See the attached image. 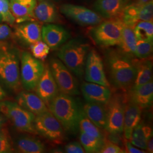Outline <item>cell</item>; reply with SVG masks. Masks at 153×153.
Wrapping results in <instances>:
<instances>
[{
  "instance_id": "31",
  "label": "cell",
  "mask_w": 153,
  "mask_h": 153,
  "mask_svg": "<svg viewBox=\"0 0 153 153\" xmlns=\"http://www.w3.org/2000/svg\"><path fill=\"white\" fill-rule=\"evenodd\" d=\"M133 31L137 40L153 42V21L138 22L134 26Z\"/></svg>"
},
{
  "instance_id": "39",
  "label": "cell",
  "mask_w": 153,
  "mask_h": 153,
  "mask_svg": "<svg viewBox=\"0 0 153 153\" xmlns=\"http://www.w3.org/2000/svg\"><path fill=\"white\" fill-rule=\"evenodd\" d=\"M124 151L126 153H145L146 152L142 150L135 148L134 145L130 142L129 140L124 138Z\"/></svg>"
},
{
  "instance_id": "33",
  "label": "cell",
  "mask_w": 153,
  "mask_h": 153,
  "mask_svg": "<svg viewBox=\"0 0 153 153\" xmlns=\"http://www.w3.org/2000/svg\"><path fill=\"white\" fill-rule=\"evenodd\" d=\"M152 41H145L138 40L137 41L134 56L140 59H148L153 53Z\"/></svg>"
},
{
  "instance_id": "3",
  "label": "cell",
  "mask_w": 153,
  "mask_h": 153,
  "mask_svg": "<svg viewBox=\"0 0 153 153\" xmlns=\"http://www.w3.org/2000/svg\"><path fill=\"white\" fill-rule=\"evenodd\" d=\"M48 108L60 122L64 131L76 134L82 104L73 96L59 93L48 105Z\"/></svg>"
},
{
  "instance_id": "45",
  "label": "cell",
  "mask_w": 153,
  "mask_h": 153,
  "mask_svg": "<svg viewBox=\"0 0 153 153\" xmlns=\"http://www.w3.org/2000/svg\"><path fill=\"white\" fill-rule=\"evenodd\" d=\"M3 22V18H2V14L0 12V23L1 22Z\"/></svg>"
},
{
  "instance_id": "2",
  "label": "cell",
  "mask_w": 153,
  "mask_h": 153,
  "mask_svg": "<svg viewBox=\"0 0 153 153\" xmlns=\"http://www.w3.org/2000/svg\"><path fill=\"white\" fill-rule=\"evenodd\" d=\"M21 53L15 46L0 42V82L14 93L22 90L20 76Z\"/></svg>"
},
{
  "instance_id": "17",
  "label": "cell",
  "mask_w": 153,
  "mask_h": 153,
  "mask_svg": "<svg viewBox=\"0 0 153 153\" xmlns=\"http://www.w3.org/2000/svg\"><path fill=\"white\" fill-rule=\"evenodd\" d=\"M81 91L86 101L105 105L112 96L109 87L93 82H83Z\"/></svg>"
},
{
  "instance_id": "14",
  "label": "cell",
  "mask_w": 153,
  "mask_h": 153,
  "mask_svg": "<svg viewBox=\"0 0 153 153\" xmlns=\"http://www.w3.org/2000/svg\"><path fill=\"white\" fill-rule=\"evenodd\" d=\"M34 90L36 94L47 106L59 93L57 85L52 74L48 64L45 65L44 72Z\"/></svg>"
},
{
  "instance_id": "32",
  "label": "cell",
  "mask_w": 153,
  "mask_h": 153,
  "mask_svg": "<svg viewBox=\"0 0 153 153\" xmlns=\"http://www.w3.org/2000/svg\"><path fill=\"white\" fill-rule=\"evenodd\" d=\"M15 150L7 126L0 128V153H13Z\"/></svg>"
},
{
  "instance_id": "41",
  "label": "cell",
  "mask_w": 153,
  "mask_h": 153,
  "mask_svg": "<svg viewBox=\"0 0 153 153\" xmlns=\"http://www.w3.org/2000/svg\"><path fill=\"white\" fill-rule=\"evenodd\" d=\"M146 151L149 153L153 152V136L150 137L146 142Z\"/></svg>"
},
{
  "instance_id": "28",
  "label": "cell",
  "mask_w": 153,
  "mask_h": 153,
  "mask_svg": "<svg viewBox=\"0 0 153 153\" xmlns=\"http://www.w3.org/2000/svg\"><path fill=\"white\" fill-rule=\"evenodd\" d=\"M137 41L133 28L124 24L120 42L118 45L121 52L131 56L134 55Z\"/></svg>"
},
{
  "instance_id": "13",
  "label": "cell",
  "mask_w": 153,
  "mask_h": 153,
  "mask_svg": "<svg viewBox=\"0 0 153 153\" xmlns=\"http://www.w3.org/2000/svg\"><path fill=\"white\" fill-rule=\"evenodd\" d=\"M84 74L87 82L98 83L107 87L110 86L109 81L104 71L103 60L95 49H91L88 52Z\"/></svg>"
},
{
  "instance_id": "42",
  "label": "cell",
  "mask_w": 153,
  "mask_h": 153,
  "mask_svg": "<svg viewBox=\"0 0 153 153\" xmlns=\"http://www.w3.org/2000/svg\"><path fill=\"white\" fill-rule=\"evenodd\" d=\"M8 119L5 115L0 113V128L7 124V122Z\"/></svg>"
},
{
  "instance_id": "8",
  "label": "cell",
  "mask_w": 153,
  "mask_h": 153,
  "mask_svg": "<svg viewBox=\"0 0 153 153\" xmlns=\"http://www.w3.org/2000/svg\"><path fill=\"white\" fill-rule=\"evenodd\" d=\"M49 67L59 93L71 96L79 95V85L74 74L60 60L52 59L50 61Z\"/></svg>"
},
{
  "instance_id": "12",
  "label": "cell",
  "mask_w": 153,
  "mask_h": 153,
  "mask_svg": "<svg viewBox=\"0 0 153 153\" xmlns=\"http://www.w3.org/2000/svg\"><path fill=\"white\" fill-rule=\"evenodd\" d=\"M60 9L64 16L81 26H96L103 21L98 14L82 6L65 4Z\"/></svg>"
},
{
  "instance_id": "37",
  "label": "cell",
  "mask_w": 153,
  "mask_h": 153,
  "mask_svg": "<svg viewBox=\"0 0 153 153\" xmlns=\"http://www.w3.org/2000/svg\"><path fill=\"white\" fill-rule=\"evenodd\" d=\"M65 152L67 153H84L85 151L82 145L79 142L74 141L66 145Z\"/></svg>"
},
{
  "instance_id": "43",
  "label": "cell",
  "mask_w": 153,
  "mask_h": 153,
  "mask_svg": "<svg viewBox=\"0 0 153 153\" xmlns=\"http://www.w3.org/2000/svg\"><path fill=\"white\" fill-rule=\"evenodd\" d=\"M6 97V94L4 90L0 86V102L4 100Z\"/></svg>"
},
{
  "instance_id": "35",
  "label": "cell",
  "mask_w": 153,
  "mask_h": 153,
  "mask_svg": "<svg viewBox=\"0 0 153 153\" xmlns=\"http://www.w3.org/2000/svg\"><path fill=\"white\" fill-rule=\"evenodd\" d=\"M0 12L2 16L3 22L11 26L16 23L15 19L10 10L9 0H0Z\"/></svg>"
},
{
  "instance_id": "26",
  "label": "cell",
  "mask_w": 153,
  "mask_h": 153,
  "mask_svg": "<svg viewBox=\"0 0 153 153\" xmlns=\"http://www.w3.org/2000/svg\"><path fill=\"white\" fill-rule=\"evenodd\" d=\"M137 73L132 88H137L153 80V64L148 59L141 60H136Z\"/></svg>"
},
{
  "instance_id": "46",
  "label": "cell",
  "mask_w": 153,
  "mask_h": 153,
  "mask_svg": "<svg viewBox=\"0 0 153 153\" xmlns=\"http://www.w3.org/2000/svg\"><path fill=\"white\" fill-rule=\"evenodd\" d=\"M39 1H44V0H39Z\"/></svg>"
},
{
  "instance_id": "18",
  "label": "cell",
  "mask_w": 153,
  "mask_h": 153,
  "mask_svg": "<svg viewBox=\"0 0 153 153\" xmlns=\"http://www.w3.org/2000/svg\"><path fill=\"white\" fill-rule=\"evenodd\" d=\"M9 2L16 23L35 21L33 10L37 5V0H9Z\"/></svg>"
},
{
  "instance_id": "40",
  "label": "cell",
  "mask_w": 153,
  "mask_h": 153,
  "mask_svg": "<svg viewBox=\"0 0 153 153\" xmlns=\"http://www.w3.org/2000/svg\"><path fill=\"white\" fill-rule=\"evenodd\" d=\"M120 134L112 133L108 132V134L104 138L110 142H112L114 143L119 145H121L122 143H124V140L123 141L122 138L119 136Z\"/></svg>"
},
{
  "instance_id": "23",
  "label": "cell",
  "mask_w": 153,
  "mask_h": 153,
  "mask_svg": "<svg viewBox=\"0 0 153 153\" xmlns=\"http://www.w3.org/2000/svg\"><path fill=\"white\" fill-rule=\"evenodd\" d=\"M35 20L45 23L56 22L59 19V13L55 4L50 0L39 1L33 10Z\"/></svg>"
},
{
  "instance_id": "25",
  "label": "cell",
  "mask_w": 153,
  "mask_h": 153,
  "mask_svg": "<svg viewBox=\"0 0 153 153\" xmlns=\"http://www.w3.org/2000/svg\"><path fill=\"white\" fill-rule=\"evenodd\" d=\"M15 150L19 153H43L45 145L36 137L28 134H23L16 138Z\"/></svg>"
},
{
  "instance_id": "9",
  "label": "cell",
  "mask_w": 153,
  "mask_h": 153,
  "mask_svg": "<svg viewBox=\"0 0 153 153\" xmlns=\"http://www.w3.org/2000/svg\"><path fill=\"white\" fill-rule=\"evenodd\" d=\"M126 101V95L112 94L109 102L105 104L107 123L105 129L107 132L116 134H121L123 132L124 117Z\"/></svg>"
},
{
  "instance_id": "1",
  "label": "cell",
  "mask_w": 153,
  "mask_h": 153,
  "mask_svg": "<svg viewBox=\"0 0 153 153\" xmlns=\"http://www.w3.org/2000/svg\"><path fill=\"white\" fill-rule=\"evenodd\" d=\"M136 60L120 51L109 52L106 56V64L109 81L114 88L124 91L130 90L135 81Z\"/></svg>"
},
{
  "instance_id": "6",
  "label": "cell",
  "mask_w": 153,
  "mask_h": 153,
  "mask_svg": "<svg viewBox=\"0 0 153 153\" xmlns=\"http://www.w3.org/2000/svg\"><path fill=\"white\" fill-rule=\"evenodd\" d=\"M124 23L120 18H110L96 25L90 31L94 42L99 46L108 47L120 42Z\"/></svg>"
},
{
  "instance_id": "44",
  "label": "cell",
  "mask_w": 153,
  "mask_h": 153,
  "mask_svg": "<svg viewBox=\"0 0 153 153\" xmlns=\"http://www.w3.org/2000/svg\"><path fill=\"white\" fill-rule=\"evenodd\" d=\"M150 1H152V0H138V2H140V3H146Z\"/></svg>"
},
{
  "instance_id": "4",
  "label": "cell",
  "mask_w": 153,
  "mask_h": 153,
  "mask_svg": "<svg viewBox=\"0 0 153 153\" xmlns=\"http://www.w3.org/2000/svg\"><path fill=\"white\" fill-rule=\"evenodd\" d=\"M90 48V45L82 40L71 39L61 46L57 56L76 76L81 78Z\"/></svg>"
},
{
  "instance_id": "36",
  "label": "cell",
  "mask_w": 153,
  "mask_h": 153,
  "mask_svg": "<svg viewBox=\"0 0 153 153\" xmlns=\"http://www.w3.org/2000/svg\"><path fill=\"white\" fill-rule=\"evenodd\" d=\"M99 153H123L126 152L124 150L120 147L118 145L110 142L104 138V143Z\"/></svg>"
},
{
  "instance_id": "19",
  "label": "cell",
  "mask_w": 153,
  "mask_h": 153,
  "mask_svg": "<svg viewBox=\"0 0 153 153\" xmlns=\"http://www.w3.org/2000/svg\"><path fill=\"white\" fill-rule=\"evenodd\" d=\"M127 102L136 104L141 108L150 107L153 104V81L137 88H131L126 95Z\"/></svg>"
},
{
  "instance_id": "5",
  "label": "cell",
  "mask_w": 153,
  "mask_h": 153,
  "mask_svg": "<svg viewBox=\"0 0 153 153\" xmlns=\"http://www.w3.org/2000/svg\"><path fill=\"white\" fill-rule=\"evenodd\" d=\"M0 113L5 116L17 131L33 135L37 134L34 128L36 116L22 108L16 102L4 100L1 101Z\"/></svg>"
},
{
  "instance_id": "30",
  "label": "cell",
  "mask_w": 153,
  "mask_h": 153,
  "mask_svg": "<svg viewBox=\"0 0 153 153\" xmlns=\"http://www.w3.org/2000/svg\"><path fill=\"white\" fill-rule=\"evenodd\" d=\"M79 140L86 153H99L104 142V138L91 137L83 132H80Z\"/></svg>"
},
{
  "instance_id": "16",
  "label": "cell",
  "mask_w": 153,
  "mask_h": 153,
  "mask_svg": "<svg viewBox=\"0 0 153 153\" xmlns=\"http://www.w3.org/2000/svg\"><path fill=\"white\" fill-rule=\"evenodd\" d=\"M42 26L38 22L29 21L16 24L14 34L22 43L27 45L42 40Z\"/></svg>"
},
{
  "instance_id": "22",
  "label": "cell",
  "mask_w": 153,
  "mask_h": 153,
  "mask_svg": "<svg viewBox=\"0 0 153 153\" xmlns=\"http://www.w3.org/2000/svg\"><path fill=\"white\" fill-rule=\"evenodd\" d=\"M142 108L136 104L127 102L124 117L123 132L124 138L129 140L134 128L141 119Z\"/></svg>"
},
{
  "instance_id": "21",
  "label": "cell",
  "mask_w": 153,
  "mask_h": 153,
  "mask_svg": "<svg viewBox=\"0 0 153 153\" xmlns=\"http://www.w3.org/2000/svg\"><path fill=\"white\" fill-rule=\"evenodd\" d=\"M129 0H97L95 9L101 16L108 19L120 18Z\"/></svg>"
},
{
  "instance_id": "10",
  "label": "cell",
  "mask_w": 153,
  "mask_h": 153,
  "mask_svg": "<svg viewBox=\"0 0 153 153\" xmlns=\"http://www.w3.org/2000/svg\"><path fill=\"white\" fill-rule=\"evenodd\" d=\"M34 128L37 134L50 141L60 143L64 139L62 126L49 111L35 116Z\"/></svg>"
},
{
  "instance_id": "7",
  "label": "cell",
  "mask_w": 153,
  "mask_h": 153,
  "mask_svg": "<svg viewBox=\"0 0 153 153\" xmlns=\"http://www.w3.org/2000/svg\"><path fill=\"white\" fill-rule=\"evenodd\" d=\"M45 65L30 53L23 51L20 57V76L22 88L31 91L35 90L42 76Z\"/></svg>"
},
{
  "instance_id": "24",
  "label": "cell",
  "mask_w": 153,
  "mask_h": 153,
  "mask_svg": "<svg viewBox=\"0 0 153 153\" xmlns=\"http://www.w3.org/2000/svg\"><path fill=\"white\" fill-rule=\"evenodd\" d=\"M82 108L85 114L95 125L99 128L105 129L107 123L105 105L86 101L82 104Z\"/></svg>"
},
{
  "instance_id": "20",
  "label": "cell",
  "mask_w": 153,
  "mask_h": 153,
  "mask_svg": "<svg viewBox=\"0 0 153 153\" xmlns=\"http://www.w3.org/2000/svg\"><path fill=\"white\" fill-rule=\"evenodd\" d=\"M16 99V103L22 108L35 116L49 111L47 105L36 94L29 91H19Z\"/></svg>"
},
{
  "instance_id": "15",
  "label": "cell",
  "mask_w": 153,
  "mask_h": 153,
  "mask_svg": "<svg viewBox=\"0 0 153 153\" xmlns=\"http://www.w3.org/2000/svg\"><path fill=\"white\" fill-rule=\"evenodd\" d=\"M65 28L55 24L48 23L42 28V40L51 49L59 48L70 39Z\"/></svg>"
},
{
  "instance_id": "34",
  "label": "cell",
  "mask_w": 153,
  "mask_h": 153,
  "mask_svg": "<svg viewBox=\"0 0 153 153\" xmlns=\"http://www.w3.org/2000/svg\"><path fill=\"white\" fill-rule=\"evenodd\" d=\"M31 55L39 60L44 61L49 54V47L41 40L30 45Z\"/></svg>"
},
{
  "instance_id": "38",
  "label": "cell",
  "mask_w": 153,
  "mask_h": 153,
  "mask_svg": "<svg viewBox=\"0 0 153 153\" xmlns=\"http://www.w3.org/2000/svg\"><path fill=\"white\" fill-rule=\"evenodd\" d=\"M12 35V30L6 24H0V42L5 41Z\"/></svg>"
},
{
  "instance_id": "29",
  "label": "cell",
  "mask_w": 153,
  "mask_h": 153,
  "mask_svg": "<svg viewBox=\"0 0 153 153\" xmlns=\"http://www.w3.org/2000/svg\"><path fill=\"white\" fill-rule=\"evenodd\" d=\"M78 128L80 132H83L91 137L104 138L103 133L100 128L88 118L83 112L82 108L79 117Z\"/></svg>"
},
{
  "instance_id": "27",
  "label": "cell",
  "mask_w": 153,
  "mask_h": 153,
  "mask_svg": "<svg viewBox=\"0 0 153 153\" xmlns=\"http://www.w3.org/2000/svg\"><path fill=\"white\" fill-rule=\"evenodd\" d=\"M152 136H153L152 128L140 122L132 131L129 141L134 146L146 150V142Z\"/></svg>"
},
{
  "instance_id": "11",
  "label": "cell",
  "mask_w": 153,
  "mask_h": 153,
  "mask_svg": "<svg viewBox=\"0 0 153 153\" xmlns=\"http://www.w3.org/2000/svg\"><path fill=\"white\" fill-rule=\"evenodd\" d=\"M153 0L146 3L136 2L128 5L124 9L120 18L127 26L134 27L140 21H153Z\"/></svg>"
}]
</instances>
